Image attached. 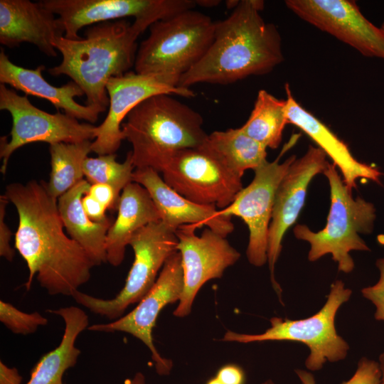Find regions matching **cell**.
Returning <instances> with one entry per match:
<instances>
[{
    "instance_id": "obj_34",
    "label": "cell",
    "mask_w": 384,
    "mask_h": 384,
    "mask_svg": "<svg viewBox=\"0 0 384 384\" xmlns=\"http://www.w3.org/2000/svg\"><path fill=\"white\" fill-rule=\"evenodd\" d=\"M84 211L90 220L101 223L109 220L106 215L107 208L89 193L82 198Z\"/></svg>"
},
{
    "instance_id": "obj_25",
    "label": "cell",
    "mask_w": 384,
    "mask_h": 384,
    "mask_svg": "<svg viewBox=\"0 0 384 384\" xmlns=\"http://www.w3.org/2000/svg\"><path fill=\"white\" fill-rule=\"evenodd\" d=\"M199 147L241 177L246 170H255L267 161V148L248 137L240 127L213 132Z\"/></svg>"
},
{
    "instance_id": "obj_37",
    "label": "cell",
    "mask_w": 384,
    "mask_h": 384,
    "mask_svg": "<svg viewBox=\"0 0 384 384\" xmlns=\"http://www.w3.org/2000/svg\"><path fill=\"white\" fill-rule=\"evenodd\" d=\"M125 384H146V378L142 373L138 372L132 379L128 380Z\"/></svg>"
},
{
    "instance_id": "obj_38",
    "label": "cell",
    "mask_w": 384,
    "mask_h": 384,
    "mask_svg": "<svg viewBox=\"0 0 384 384\" xmlns=\"http://www.w3.org/2000/svg\"><path fill=\"white\" fill-rule=\"evenodd\" d=\"M196 5H199L201 6L205 7H213L216 5H218L220 1H215V0H201V1H196Z\"/></svg>"
},
{
    "instance_id": "obj_32",
    "label": "cell",
    "mask_w": 384,
    "mask_h": 384,
    "mask_svg": "<svg viewBox=\"0 0 384 384\" xmlns=\"http://www.w3.org/2000/svg\"><path fill=\"white\" fill-rule=\"evenodd\" d=\"M9 203L5 195L0 196V255L11 262L15 256V250L10 245L12 232L5 222L6 208Z\"/></svg>"
},
{
    "instance_id": "obj_33",
    "label": "cell",
    "mask_w": 384,
    "mask_h": 384,
    "mask_svg": "<svg viewBox=\"0 0 384 384\" xmlns=\"http://www.w3.org/2000/svg\"><path fill=\"white\" fill-rule=\"evenodd\" d=\"M87 193L93 196L107 209H117L120 196L115 192L112 186L103 183L92 184Z\"/></svg>"
},
{
    "instance_id": "obj_16",
    "label": "cell",
    "mask_w": 384,
    "mask_h": 384,
    "mask_svg": "<svg viewBox=\"0 0 384 384\" xmlns=\"http://www.w3.org/2000/svg\"><path fill=\"white\" fill-rule=\"evenodd\" d=\"M302 20L349 45L363 55L384 59V29L372 23L354 1L287 0Z\"/></svg>"
},
{
    "instance_id": "obj_26",
    "label": "cell",
    "mask_w": 384,
    "mask_h": 384,
    "mask_svg": "<svg viewBox=\"0 0 384 384\" xmlns=\"http://www.w3.org/2000/svg\"><path fill=\"white\" fill-rule=\"evenodd\" d=\"M286 106V100L278 99L267 91L260 90L247 120L240 129L266 148L277 149L288 124Z\"/></svg>"
},
{
    "instance_id": "obj_27",
    "label": "cell",
    "mask_w": 384,
    "mask_h": 384,
    "mask_svg": "<svg viewBox=\"0 0 384 384\" xmlns=\"http://www.w3.org/2000/svg\"><path fill=\"white\" fill-rule=\"evenodd\" d=\"M90 140L50 144V166L46 188L53 198L62 195L83 179V164L92 151Z\"/></svg>"
},
{
    "instance_id": "obj_24",
    "label": "cell",
    "mask_w": 384,
    "mask_h": 384,
    "mask_svg": "<svg viewBox=\"0 0 384 384\" xmlns=\"http://www.w3.org/2000/svg\"><path fill=\"white\" fill-rule=\"evenodd\" d=\"M48 311L62 317L64 334L60 344L41 356L34 366L26 384H63L65 372L76 364L81 353L75 343L79 334L88 326L85 312L74 306Z\"/></svg>"
},
{
    "instance_id": "obj_28",
    "label": "cell",
    "mask_w": 384,
    "mask_h": 384,
    "mask_svg": "<svg viewBox=\"0 0 384 384\" xmlns=\"http://www.w3.org/2000/svg\"><path fill=\"white\" fill-rule=\"evenodd\" d=\"M116 156L115 154H110L87 157L83 164V173L91 185L107 184L120 196L124 187L133 182L135 167L131 151L122 163L116 160Z\"/></svg>"
},
{
    "instance_id": "obj_30",
    "label": "cell",
    "mask_w": 384,
    "mask_h": 384,
    "mask_svg": "<svg viewBox=\"0 0 384 384\" xmlns=\"http://www.w3.org/2000/svg\"><path fill=\"white\" fill-rule=\"evenodd\" d=\"M302 384H316L314 375L309 370H294ZM381 372L377 361L362 357L358 362L354 374L341 384H380Z\"/></svg>"
},
{
    "instance_id": "obj_4",
    "label": "cell",
    "mask_w": 384,
    "mask_h": 384,
    "mask_svg": "<svg viewBox=\"0 0 384 384\" xmlns=\"http://www.w3.org/2000/svg\"><path fill=\"white\" fill-rule=\"evenodd\" d=\"M202 116L171 95L151 97L135 107L122 124L131 143L134 166L159 173L174 151L198 148L206 141Z\"/></svg>"
},
{
    "instance_id": "obj_42",
    "label": "cell",
    "mask_w": 384,
    "mask_h": 384,
    "mask_svg": "<svg viewBox=\"0 0 384 384\" xmlns=\"http://www.w3.org/2000/svg\"><path fill=\"white\" fill-rule=\"evenodd\" d=\"M260 384H275V383L272 380L268 379V380H266L262 382Z\"/></svg>"
},
{
    "instance_id": "obj_13",
    "label": "cell",
    "mask_w": 384,
    "mask_h": 384,
    "mask_svg": "<svg viewBox=\"0 0 384 384\" xmlns=\"http://www.w3.org/2000/svg\"><path fill=\"white\" fill-rule=\"evenodd\" d=\"M282 149L273 161H265L254 170L251 183L238 193L228 207L219 210L225 216H238L247 225L249 240L246 250L248 262L255 267L267 262L268 235L277 189L290 165L297 159L292 155L283 163Z\"/></svg>"
},
{
    "instance_id": "obj_10",
    "label": "cell",
    "mask_w": 384,
    "mask_h": 384,
    "mask_svg": "<svg viewBox=\"0 0 384 384\" xmlns=\"http://www.w3.org/2000/svg\"><path fill=\"white\" fill-rule=\"evenodd\" d=\"M0 110L10 113L11 139L1 137V172L5 174L11 154L18 148L33 142L76 143L95 139L96 126L57 112L50 114L35 107L26 95H19L6 85L0 84Z\"/></svg>"
},
{
    "instance_id": "obj_9",
    "label": "cell",
    "mask_w": 384,
    "mask_h": 384,
    "mask_svg": "<svg viewBox=\"0 0 384 384\" xmlns=\"http://www.w3.org/2000/svg\"><path fill=\"white\" fill-rule=\"evenodd\" d=\"M159 173L184 198L220 210L231 204L243 188L241 176L201 147L174 151L164 159Z\"/></svg>"
},
{
    "instance_id": "obj_21",
    "label": "cell",
    "mask_w": 384,
    "mask_h": 384,
    "mask_svg": "<svg viewBox=\"0 0 384 384\" xmlns=\"http://www.w3.org/2000/svg\"><path fill=\"white\" fill-rule=\"evenodd\" d=\"M44 65L35 69L25 68L12 63L3 49L0 52V82L9 85L27 95L38 97L49 101L58 110L77 119L94 123L99 114L107 109L99 106L82 105L75 100V97L84 95L82 89L73 81L60 87L53 86L43 78Z\"/></svg>"
},
{
    "instance_id": "obj_23",
    "label": "cell",
    "mask_w": 384,
    "mask_h": 384,
    "mask_svg": "<svg viewBox=\"0 0 384 384\" xmlns=\"http://www.w3.org/2000/svg\"><path fill=\"white\" fill-rule=\"evenodd\" d=\"M91 184L85 179L58 199V211L70 237L87 253L95 266L107 262L106 239L112 221L97 223L87 215L82 206V198L89 191Z\"/></svg>"
},
{
    "instance_id": "obj_22",
    "label": "cell",
    "mask_w": 384,
    "mask_h": 384,
    "mask_svg": "<svg viewBox=\"0 0 384 384\" xmlns=\"http://www.w3.org/2000/svg\"><path fill=\"white\" fill-rule=\"evenodd\" d=\"M117 210V218L110 227L106 239L107 260L114 267L123 262L126 247L137 231L161 220L159 212L149 192L134 181L122 190Z\"/></svg>"
},
{
    "instance_id": "obj_1",
    "label": "cell",
    "mask_w": 384,
    "mask_h": 384,
    "mask_svg": "<svg viewBox=\"0 0 384 384\" xmlns=\"http://www.w3.org/2000/svg\"><path fill=\"white\" fill-rule=\"evenodd\" d=\"M4 195L18 215L15 248L28 269L26 289L36 275L50 295L72 297L89 281L95 265L86 251L65 235L58 200L48 193L46 182L12 183L6 186Z\"/></svg>"
},
{
    "instance_id": "obj_35",
    "label": "cell",
    "mask_w": 384,
    "mask_h": 384,
    "mask_svg": "<svg viewBox=\"0 0 384 384\" xmlns=\"http://www.w3.org/2000/svg\"><path fill=\"white\" fill-rule=\"evenodd\" d=\"M224 384H244L245 373L235 364H227L221 367L216 376Z\"/></svg>"
},
{
    "instance_id": "obj_31",
    "label": "cell",
    "mask_w": 384,
    "mask_h": 384,
    "mask_svg": "<svg viewBox=\"0 0 384 384\" xmlns=\"http://www.w3.org/2000/svg\"><path fill=\"white\" fill-rule=\"evenodd\" d=\"M375 265L380 273L378 281L372 286L363 288L361 293L364 298L375 306V320L384 322V257L378 259Z\"/></svg>"
},
{
    "instance_id": "obj_40",
    "label": "cell",
    "mask_w": 384,
    "mask_h": 384,
    "mask_svg": "<svg viewBox=\"0 0 384 384\" xmlns=\"http://www.w3.org/2000/svg\"><path fill=\"white\" fill-rule=\"evenodd\" d=\"M239 3V1H236V0H229V1H226V5L228 6V9H234L236 6Z\"/></svg>"
},
{
    "instance_id": "obj_14",
    "label": "cell",
    "mask_w": 384,
    "mask_h": 384,
    "mask_svg": "<svg viewBox=\"0 0 384 384\" xmlns=\"http://www.w3.org/2000/svg\"><path fill=\"white\" fill-rule=\"evenodd\" d=\"M196 229L194 225H184L176 230L183 276V291L174 311L178 318L191 312L198 292L208 281L220 278L241 256L225 237L208 228L197 235Z\"/></svg>"
},
{
    "instance_id": "obj_43",
    "label": "cell",
    "mask_w": 384,
    "mask_h": 384,
    "mask_svg": "<svg viewBox=\"0 0 384 384\" xmlns=\"http://www.w3.org/2000/svg\"><path fill=\"white\" fill-rule=\"evenodd\" d=\"M381 28L384 29V22L383 23Z\"/></svg>"
},
{
    "instance_id": "obj_39",
    "label": "cell",
    "mask_w": 384,
    "mask_h": 384,
    "mask_svg": "<svg viewBox=\"0 0 384 384\" xmlns=\"http://www.w3.org/2000/svg\"><path fill=\"white\" fill-rule=\"evenodd\" d=\"M378 363L381 372L380 384H384V352L379 356Z\"/></svg>"
},
{
    "instance_id": "obj_6",
    "label": "cell",
    "mask_w": 384,
    "mask_h": 384,
    "mask_svg": "<svg viewBox=\"0 0 384 384\" xmlns=\"http://www.w3.org/2000/svg\"><path fill=\"white\" fill-rule=\"evenodd\" d=\"M149 29L138 48L134 72L180 78L206 53L213 40L215 21L190 9L158 21Z\"/></svg>"
},
{
    "instance_id": "obj_5",
    "label": "cell",
    "mask_w": 384,
    "mask_h": 384,
    "mask_svg": "<svg viewBox=\"0 0 384 384\" xmlns=\"http://www.w3.org/2000/svg\"><path fill=\"white\" fill-rule=\"evenodd\" d=\"M323 174L330 188L331 205L325 227L314 232L306 225H297L294 235L310 245L308 260L315 262L330 254L338 270L351 272L355 267L351 251H370L360 234H370L374 228L376 209L374 205L358 196L343 182L337 168L329 163Z\"/></svg>"
},
{
    "instance_id": "obj_29",
    "label": "cell",
    "mask_w": 384,
    "mask_h": 384,
    "mask_svg": "<svg viewBox=\"0 0 384 384\" xmlns=\"http://www.w3.org/2000/svg\"><path fill=\"white\" fill-rule=\"evenodd\" d=\"M0 321L14 334L22 335L33 334L48 324V319L38 311L26 313L3 300L0 301Z\"/></svg>"
},
{
    "instance_id": "obj_2",
    "label": "cell",
    "mask_w": 384,
    "mask_h": 384,
    "mask_svg": "<svg viewBox=\"0 0 384 384\" xmlns=\"http://www.w3.org/2000/svg\"><path fill=\"white\" fill-rule=\"evenodd\" d=\"M264 1H239L226 18L215 21L206 53L180 77L178 87L198 83L227 85L267 74L284 60L280 34L260 15Z\"/></svg>"
},
{
    "instance_id": "obj_15",
    "label": "cell",
    "mask_w": 384,
    "mask_h": 384,
    "mask_svg": "<svg viewBox=\"0 0 384 384\" xmlns=\"http://www.w3.org/2000/svg\"><path fill=\"white\" fill-rule=\"evenodd\" d=\"M183 287L181 257L178 251L164 263L159 277L149 292L137 306L121 318L107 324H95L87 329L92 331H121L140 340L150 351L159 375H169L172 361L162 357L153 341L152 331L161 311L168 304L178 302Z\"/></svg>"
},
{
    "instance_id": "obj_7",
    "label": "cell",
    "mask_w": 384,
    "mask_h": 384,
    "mask_svg": "<svg viewBox=\"0 0 384 384\" xmlns=\"http://www.w3.org/2000/svg\"><path fill=\"white\" fill-rule=\"evenodd\" d=\"M352 290L337 279L331 285L326 301L314 315L302 319L272 317L270 327L258 334H240L228 330L221 341L249 343L269 341H294L306 345L309 354L305 366L309 371L320 370L327 362L345 359L350 348L335 326L337 312L351 298Z\"/></svg>"
},
{
    "instance_id": "obj_8",
    "label": "cell",
    "mask_w": 384,
    "mask_h": 384,
    "mask_svg": "<svg viewBox=\"0 0 384 384\" xmlns=\"http://www.w3.org/2000/svg\"><path fill=\"white\" fill-rule=\"evenodd\" d=\"M134 258L124 286L111 299H103L76 291L72 297L91 312L115 321L132 304L139 303L149 292L167 260L178 251L176 230L161 220L150 223L131 238Z\"/></svg>"
},
{
    "instance_id": "obj_19",
    "label": "cell",
    "mask_w": 384,
    "mask_h": 384,
    "mask_svg": "<svg viewBox=\"0 0 384 384\" xmlns=\"http://www.w3.org/2000/svg\"><path fill=\"white\" fill-rule=\"evenodd\" d=\"M63 34L58 17L41 1H0L1 44L12 48L28 43L45 55L56 57L52 41Z\"/></svg>"
},
{
    "instance_id": "obj_12",
    "label": "cell",
    "mask_w": 384,
    "mask_h": 384,
    "mask_svg": "<svg viewBox=\"0 0 384 384\" xmlns=\"http://www.w3.org/2000/svg\"><path fill=\"white\" fill-rule=\"evenodd\" d=\"M180 78L169 74H139L127 72L111 78L106 90L109 97L108 112L96 127L91 150L97 155L115 154L125 139L122 124L128 114L139 104L158 95L195 96L190 88L178 87Z\"/></svg>"
},
{
    "instance_id": "obj_18",
    "label": "cell",
    "mask_w": 384,
    "mask_h": 384,
    "mask_svg": "<svg viewBox=\"0 0 384 384\" xmlns=\"http://www.w3.org/2000/svg\"><path fill=\"white\" fill-rule=\"evenodd\" d=\"M132 180L146 189L161 220L174 230L184 225H194L198 228L207 226L225 238L234 230L232 217L222 215L215 206L200 205L184 198L151 168L135 169Z\"/></svg>"
},
{
    "instance_id": "obj_11",
    "label": "cell",
    "mask_w": 384,
    "mask_h": 384,
    "mask_svg": "<svg viewBox=\"0 0 384 384\" xmlns=\"http://www.w3.org/2000/svg\"><path fill=\"white\" fill-rule=\"evenodd\" d=\"M41 2L58 16L64 37L72 40L81 39L78 33L87 26L134 17V21L149 28L158 21L196 6L193 0H42Z\"/></svg>"
},
{
    "instance_id": "obj_17",
    "label": "cell",
    "mask_w": 384,
    "mask_h": 384,
    "mask_svg": "<svg viewBox=\"0 0 384 384\" xmlns=\"http://www.w3.org/2000/svg\"><path fill=\"white\" fill-rule=\"evenodd\" d=\"M326 156L319 147L310 145L304 156L296 159L290 165L275 193L269 228L267 263L272 286L282 305V289L274 276L282 240L287 230L296 223L303 208L311 181L317 174H323L329 164Z\"/></svg>"
},
{
    "instance_id": "obj_36",
    "label": "cell",
    "mask_w": 384,
    "mask_h": 384,
    "mask_svg": "<svg viewBox=\"0 0 384 384\" xmlns=\"http://www.w3.org/2000/svg\"><path fill=\"white\" fill-rule=\"evenodd\" d=\"M22 377L16 368H9L0 361V384H21Z\"/></svg>"
},
{
    "instance_id": "obj_20",
    "label": "cell",
    "mask_w": 384,
    "mask_h": 384,
    "mask_svg": "<svg viewBox=\"0 0 384 384\" xmlns=\"http://www.w3.org/2000/svg\"><path fill=\"white\" fill-rule=\"evenodd\" d=\"M285 91L288 124L300 129L330 157L333 164L340 170L344 183L350 189L357 187L356 181L359 178L382 184L383 173L372 165L358 161L343 140L297 102L288 84L285 85Z\"/></svg>"
},
{
    "instance_id": "obj_41",
    "label": "cell",
    "mask_w": 384,
    "mask_h": 384,
    "mask_svg": "<svg viewBox=\"0 0 384 384\" xmlns=\"http://www.w3.org/2000/svg\"><path fill=\"white\" fill-rule=\"evenodd\" d=\"M206 384H224L217 377L210 379Z\"/></svg>"
},
{
    "instance_id": "obj_3",
    "label": "cell",
    "mask_w": 384,
    "mask_h": 384,
    "mask_svg": "<svg viewBox=\"0 0 384 384\" xmlns=\"http://www.w3.org/2000/svg\"><path fill=\"white\" fill-rule=\"evenodd\" d=\"M146 28L139 21L120 19L89 26L79 40L56 37L52 43L62 60L48 72L53 76H68L84 92L86 105L107 109V83L134 66L137 40Z\"/></svg>"
}]
</instances>
